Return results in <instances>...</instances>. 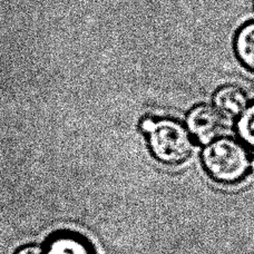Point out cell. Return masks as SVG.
<instances>
[{"instance_id": "6da1fadb", "label": "cell", "mask_w": 254, "mask_h": 254, "mask_svg": "<svg viewBox=\"0 0 254 254\" xmlns=\"http://www.w3.org/2000/svg\"><path fill=\"white\" fill-rule=\"evenodd\" d=\"M253 157L249 148L238 138L220 136L204 145L201 165L213 182L223 187H235L251 175Z\"/></svg>"}, {"instance_id": "7a4b0ae2", "label": "cell", "mask_w": 254, "mask_h": 254, "mask_svg": "<svg viewBox=\"0 0 254 254\" xmlns=\"http://www.w3.org/2000/svg\"><path fill=\"white\" fill-rule=\"evenodd\" d=\"M139 127L147 137L149 154L158 164L178 167L192 155L195 142L182 122L170 117H146Z\"/></svg>"}, {"instance_id": "3957f363", "label": "cell", "mask_w": 254, "mask_h": 254, "mask_svg": "<svg viewBox=\"0 0 254 254\" xmlns=\"http://www.w3.org/2000/svg\"><path fill=\"white\" fill-rule=\"evenodd\" d=\"M225 120V117L213 105L199 104L188 113L185 126L194 142L204 146L222 136Z\"/></svg>"}, {"instance_id": "277c9868", "label": "cell", "mask_w": 254, "mask_h": 254, "mask_svg": "<svg viewBox=\"0 0 254 254\" xmlns=\"http://www.w3.org/2000/svg\"><path fill=\"white\" fill-rule=\"evenodd\" d=\"M249 103L247 92L237 85L222 86L213 95V106L225 119H237Z\"/></svg>"}, {"instance_id": "5b68a950", "label": "cell", "mask_w": 254, "mask_h": 254, "mask_svg": "<svg viewBox=\"0 0 254 254\" xmlns=\"http://www.w3.org/2000/svg\"><path fill=\"white\" fill-rule=\"evenodd\" d=\"M47 254H97L93 243L76 232L57 234L49 244Z\"/></svg>"}, {"instance_id": "8992f818", "label": "cell", "mask_w": 254, "mask_h": 254, "mask_svg": "<svg viewBox=\"0 0 254 254\" xmlns=\"http://www.w3.org/2000/svg\"><path fill=\"white\" fill-rule=\"evenodd\" d=\"M234 52L247 69L254 71V21L248 22L235 35Z\"/></svg>"}, {"instance_id": "52a82bcc", "label": "cell", "mask_w": 254, "mask_h": 254, "mask_svg": "<svg viewBox=\"0 0 254 254\" xmlns=\"http://www.w3.org/2000/svg\"><path fill=\"white\" fill-rule=\"evenodd\" d=\"M235 131L240 142L254 151V101L235 119Z\"/></svg>"}, {"instance_id": "ba28073f", "label": "cell", "mask_w": 254, "mask_h": 254, "mask_svg": "<svg viewBox=\"0 0 254 254\" xmlns=\"http://www.w3.org/2000/svg\"><path fill=\"white\" fill-rule=\"evenodd\" d=\"M16 254H45V252L37 246H28L20 249Z\"/></svg>"}, {"instance_id": "9c48e42d", "label": "cell", "mask_w": 254, "mask_h": 254, "mask_svg": "<svg viewBox=\"0 0 254 254\" xmlns=\"http://www.w3.org/2000/svg\"><path fill=\"white\" fill-rule=\"evenodd\" d=\"M251 174L254 175V160H253V163H252V171H251Z\"/></svg>"}]
</instances>
